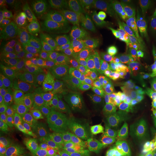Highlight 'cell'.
<instances>
[{"label": "cell", "mask_w": 156, "mask_h": 156, "mask_svg": "<svg viewBox=\"0 0 156 156\" xmlns=\"http://www.w3.org/2000/svg\"><path fill=\"white\" fill-rule=\"evenodd\" d=\"M35 132L39 133L36 120L28 119L18 116L7 117L4 132Z\"/></svg>", "instance_id": "obj_22"}, {"label": "cell", "mask_w": 156, "mask_h": 156, "mask_svg": "<svg viewBox=\"0 0 156 156\" xmlns=\"http://www.w3.org/2000/svg\"><path fill=\"white\" fill-rule=\"evenodd\" d=\"M122 133V144L119 151H128L135 153L149 136L150 132L142 128L132 127L124 130Z\"/></svg>", "instance_id": "obj_17"}, {"label": "cell", "mask_w": 156, "mask_h": 156, "mask_svg": "<svg viewBox=\"0 0 156 156\" xmlns=\"http://www.w3.org/2000/svg\"><path fill=\"white\" fill-rule=\"evenodd\" d=\"M53 149L44 146L31 147H13L2 146V151L3 156H46Z\"/></svg>", "instance_id": "obj_24"}, {"label": "cell", "mask_w": 156, "mask_h": 156, "mask_svg": "<svg viewBox=\"0 0 156 156\" xmlns=\"http://www.w3.org/2000/svg\"><path fill=\"white\" fill-rule=\"evenodd\" d=\"M8 36L10 46L25 47L33 46L36 43L28 28L19 25L16 21L8 23Z\"/></svg>", "instance_id": "obj_19"}, {"label": "cell", "mask_w": 156, "mask_h": 156, "mask_svg": "<svg viewBox=\"0 0 156 156\" xmlns=\"http://www.w3.org/2000/svg\"><path fill=\"white\" fill-rule=\"evenodd\" d=\"M67 109L98 125H102L104 121L101 99L78 85H75V96Z\"/></svg>", "instance_id": "obj_10"}, {"label": "cell", "mask_w": 156, "mask_h": 156, "mask_svg": "<svg viewBox=\"0 0 156 156\" xmlns=\"http://www.w3.org/2000/svg\"><path fill=\"white\" fill-rule=\"evenodd\" d=\"M56 22L74 57L84 52L93 51L92 46L72 15L69 6L66 5L58 12Z\"/></svg>", "instance_id": "obj_7"}, {"label": "cell", "mask_w": 156, "mask_h": 156, "mask_svg": "<svg viewBox=\"0 0 156 156\" xmlns=\"http://www.w3.org/2000/svg\"><path fill=\"white\" fill-rule=\"evenodd\" d=\"M36 120L41 134L56 127L58 123L55 111L45 102L43 103Z\"/></svg>", "instance_id": "obj_20"}, {"label": "cell", "mask_w": 156, "mask_h": 156, "mask_svg": "<svg viewBox=\"0 0 156 156\" xmlns=\"http://www.w3.org/2000/svg\"><path fill=\"white\" fill-rule=\"evenodd\" d=\"M126 16L136 22H156V0H125L122 2Z\"/></svg>", "instance_id": "obj_13"}, {"label": "cell", "mask_w": 156, "mask_h": 156, "mask_svg": "<svg viewBox=\"0 0 156 156\" xmlns=\"http://www.w3.org/2000/svg\"><path fill=\"white\" fill-rule=\"evenodd\" d=\"M58 122L64 126L67 132L89 135L98 133L102 125H98L75 113L69 112L68 109L56 112Z\"/></svg>", "instance_id": "obj_12"}, {"label": "cell", "mask_w": 156, "mask_h": 156, "mask_svg": "<svg viewBox=\"0 0 156 156\" xmlns=\"http://www.w3.org/2000/svg\"><path fill=\"white\" fill-rule=\"evenodd\" d=\"M44 101L38 96H32L17 100L16 102L8 103L4 108L6 117L18 116L28 119L36 120Z\"/></svg>", "instance_id": "obj_14"}, {"label": "cell", "mask_w": 156, "mask_h": 156, "mask_svg": "<svg viewBox=\"0 0 156 156\" xmlns=\"http://www.w3.org/2000/svg\"><path fill=\"white\" fill-rule=\"evenodd\" d=\"M99 89L102 97L119 109L136 124H138L144 114L137 101L128 90L113 83H101Z\"/></svg>", "instance_id": "obj_9"}, {"label": "cell", "mask_w": 156, "mask_h": 156, "mask_svg": "<svg viewBox=\"0 0 156 156\" xmlns=\"http://www.w3.org/2000/svg\"><path fill=\"white\" fill-rule=\"evenodd\" d=\"M136 156H156V131L150 132L149 136L145 140Z\"/></svg>", "instance_id": "obj_27"}, {"label": "cell", "mask_w": 156, "mask_h": 156, "mask_svg": "<svg viewBox=\"0 0 156 156\" xmlns=\"http://www.w3.org/2000/svg\"><path fill=\"white\" fill-rule=\"evenodd\" d=\"M17 17V9L13 0L0 1V18L2 21L7 20L9 23L15 21Z\"/></svg>", "instance_id": "obj_28"}, {"label": "cell", "mask_w": 156, "mask_h": 156, "mask_svg": "<svg viewBox=\"0 0 156 156\" xmlns=\"http://www.w3.org/2000/svg\"><path fill=\"white\" fill-rule=\"evenodd\" d=\"M94 144H85L75 149L79 156H93Z\"/></svg>", "instance_id": "obj_31"}, {"label": "cell", "mask_w": 156, "mask_h": 156, "mask_svg": "<svg viewBox=\"0 0 156 156\" xmlns=\"http://www.w3.org/2000/svg\"><path fill=\"white\" fill-rule=\"evenodd\" d=\"M17 10L27 20L41 30H44L52 22L54 14L53 5L41 0H13Z\"/></svg>", "instance_id": "obj_11"}, {"label": "cell", "mask_w": 156, "mask_h": 156, "mask_svg": "<svg viewBox=\"0 0 156 156\" xmlns=\"http://www.w3.org/2000/svg\"><path fill=\"white\" fill-rule=\"evenodd\" d=\"M77 14L83 26L96 41L107 40L120 22L119 9L110 0L83 2L77 7Z\"/></svg>", "instance_id": "obj_3"}, {"label": "cell", "mask_w": 156, "mask_h": 156, "mask_svg": "<svg viewBox=\"0 0 156 156\" xmlns=\"http://www.w3.org/2000/svg\"><path fill=\"white\" fill-rule=\"evenodd\" d=\"M67 132V130L58 122L56 127L41 134L42 146L51 149L62 146L64 135Z\"/></svg>", "instance_id": "obj_26"}, {"label": "cell", "mask_w": 156, "mask_h": 156, "mask_svg": "<svg viewBox=\"0 0 156 156\" xmlns=\"http://www.w3.org/2000/svg\"><path fill=\"white\" fill-rule=\"evenodd\" d=\"M66 151H67L66 148L62 146H59V147H56L51 150L46 156H64Z\"/></svg>", "instance_id": "obj_33"}, {"label": "cell", "mask_w": 156, "mask_h": 156, "mask_svg": "<svg viewBox=\"0 0 156 156\" xmlns=\"http://www.w3.org/2000/svg\"><path fill=\"white\" fill-rule=\"evenodd\" d=\"M28 50L22 47L10 46L1 58V76L5 75L17 66L28 55Z\"/></svg>", "instance_id": "obj_21"}, {"label": "cell", "mask_w": 156, "mask_h": 156, "mask_svg": "<svg viewBox=\"0 0 156 156\" xmlns=\"http://www.w3.org/2000/svg\"><path fill=\"white\" fill-rule=\"evenodd\" d=\"M107 78L134 85L156 84V57H148L119 48H109L103 56Z\"/></svg>", "instance_id": "obj_1"}, {"label": "cell", "mask_w": 156, "mask_h": 156, "mask_svg": "<svg viewBox=\"0 0 156 156\" xmlns=\"http://www.w3.org/2000/svg\"><path fill=\"white\" fill-rule=\"evenodd\" d=\"M10 46L8 36V26L1 22L0 26V58H2L5 52Z\"/></svg>", "instance_id": "obj_29"}, {"label": "cell", "mask_w": 156, "mask_h": 156, "mask_svg": "<svg viewBox=\"0 0 156 156\" xmlns=\"http://www.w3.org/2000/svg\"><path fill=\"white\" fill-rule=\"evenodd\" d=\"M111 156H136L135 153H131V152L124 151H112Z\"/></svg>", "instance_id": "obj_34"}, {"label": "cell", "mask_w": 156, "mask_h": 156, "mask_svg": "<svg viewBox=\"0 0 156 156\" xmlns=\"http://www.w3.org/2000/svg\"><path fill=\"white\" fill-rule=\"evenodd\" d=\"M101 101L104 115V125L122 132L136 125L135 122L130 119L106 98L101 97Z\"/></svg>", "instance_id": "obj_15"}, {"label": "cell", "mask_w": 156, "mask_h": 156, "mask_svg": "<svg viewBox=\"0 0 156 156\" xmlns=\"http://www.w3.org/2000/svg\"><path fill=\"white\" fill-rule=\"evenodd\" d=\"M105 45L108 49H125L142 56L156 57V36L137 25L124 27L107 39Z\"/></svg>", "instance_id": "obj_4"}, {"label": "cell", "mask_w": 156, "mask_h": 156, "mask_svg": "<svg viewBox=\"0 0 156 156\" xmlns=\"http://www.w3.org/2000/svg\"><path fill=\"white\" fill-rule=\"evenodd\" d=\"M36 56L46 69H63L70 64L69 50L58 29L46 32L37 44Z\"/></svg>", "instance_id": "obj_5"}, {"label": "cell", "mask_w": 156, "mask_h": 156, "mask_svg": "<svg viewBox=\"0 0 156 156\" xmlns=\"http://www.w3.org/2000/svg\"><path fill=\"white\" fill-rule=\"evenodd\" d=\"M150 31H151V32L153 33V34H155L156 36V25L151 27V30H150Z\"/></svg>", "instance_id": "obj_36"}, {"label": "cell", "mask_w": 156, "mask_h": 156, "mask_svg": "<svg viewBox=\"0 0 156 156\" xmlns=\"http://www.w3.org/2000/svg\"><path fill=\"white\" fill-rule=\"evenodd\" d=\"M64 156H79L75 149H69L65 151Z\"/></svg>", "instance_id": "obj_35"}, {"label": "cell", "mask_w": 156, "mask_h": 156, "mask_svg": "<svg viewBox=\"0 0 156 156\" xmlns=\"http://www.w3.org/2000/svg\"><path fill=\"white\" fill-rule=\"evenodd\" d=\"M46 68L34 54H28L17 66L1 76V95L11 100L34 96L45 88Z\"/></svg>", "instance_id": "obj_2"}, {"label": "cell", "mask_w": 156, "mask_h": 156, "mask_svg": "<svg viewBox=\"0 0 156 156\" xmlns=\"http://www.w3.org/2000/svg\"><path fill=\"white\" fill-rule=\"evenodd\" d=\"M45 89L55 112L67 110L75 94V85L63 69H46Z\"/></svg>", "instance_id": "obj_6"}, {"label": "cell", "mask_w": 156, "mask_h": 156, "mask_svg": "<svg viewBox=\"0 0 156 156\" xmlns=\"http://www.w3.org/2000/svg\"><path fill=\"white\" fill-rule=\"evenodd\" d=\"M3 146L13 147H31L42 146L41 134L35 132H4Z\"/></svg>", "instance_id": "obj_16"}, {"label": "cell", "mask_w": 156, "mask_h": 156, "mask_svg": "<svg viewBox=\"0 0 156 156\" xmlns=\"http://www.w3.org/2000/svg\"><path fill=\"white\" fill-rule=\"evenodd\" d=\"M96 142H98V133L85 135L67 132L64 135L62 146L67 150L76 149L85 144H94Z\"/></svg>", "instance_id": "obj_25"}, {"label": "cell", "mask_w": 156, "mask_h": 156, "mask_svg": "<svg viewBox=\"0 0 156 156\" xmlns=\"http://www.w3.org/2000/svg\"><path fill=\"white\" fill-rule=\"evenodd\" d=\"M140 128L156 127V114L153 115H143L136 124Z\"/></svg>", "instance_id": "obj_30"}, {"label": "cell", "mask_w": 156, "mask_h": 156, "mask_svg": "<svg viewBox=\"0 0 156 156\" xmlns=\"http://www.w3.org/2000/svg\"><path fill=\"white\" fill-rule=\"evenodd\" d=\"M129 92L137 101L144 115L156 114V87L129 89Z\"/></svg>", "instance_id": "obj_18"}, {"label": "cell", "mask_w": 156, "mask_h": 156, "mask_svg": "<svg viewBox=\"0 0 156 156\" xmlns=\"http://www.w3.org/2000/svg\"><path fill=\"white\" fill-rule=\"evenodd\" d=\"M66 72L75 85L84 88L100 79L101 67L93 51H87L74 57Z\"/></svg>", "instance_id": "obj_8"}, {"label": "cell", "mask_w": 156, "mask_h": 156, "mask_svg": "<svg viewBox=\"0 0 156 156\" xmlns=\"http://www.w3.org/2000/svg\"><path fill=\"white\" fill-rule=\"evenodd\" d=\"M112 151L104 146L98 144L95 146L93 156H111Z\"/></svg>", "instance_id": "obj_32"}, {"label": "cell", "mask_w": 156, "mask_h": 156, "mask_svg": "<svg viewBox=\"0 0 156 156\" xmlns=\"http://www.w3.org/2000/svg\"><path fill=\"white\" fill-rule=\"evenodd\" d=\"M155 129H156V127H155Z\"/></svg>", "instance_id": "obj_37"}, {"label": "cell", "mask_w": 156, "mask_h": 156, "mask_svg": "<svg viewBox=\"0 0 156 156\" xmlns=\"http://www.w3.org/2000/svg\"><path fill=\"white\" fill-rule=\"evenodd\" d=\"M122 137V132L106 125H102L98 132V143L112 151H116L120 149Z\"/></svg>", "instance_id": "obj_23"}]
</instances>
